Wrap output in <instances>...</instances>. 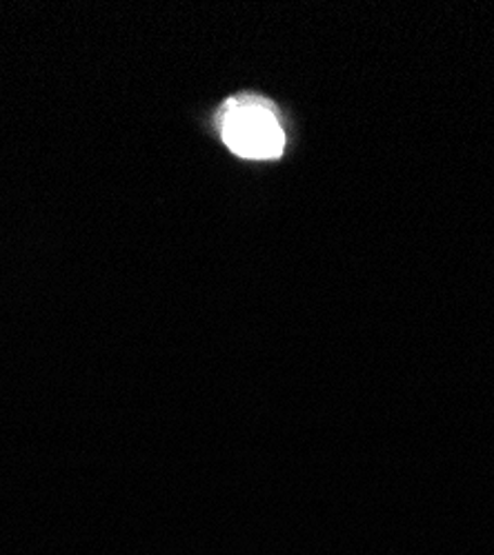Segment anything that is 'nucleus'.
Instances as JSON below:
<instances>
[{
    "instance_id": "1",
    "label": "nucleus",
    "mask_w": 494,
    "mask_h": 555,
    "mask_svg": "<svg viewBox=\"0 0 494 555\" xmlns=\"http://www.w3.org/2000/svg\"><path fill=\"white\" fill-rule=\"evenodd\" d=\"M220 131L226 145L241 158L273 160L286 147V133L277 114L261 101L228 103Z\"/></svg>"
}]
</instances>
